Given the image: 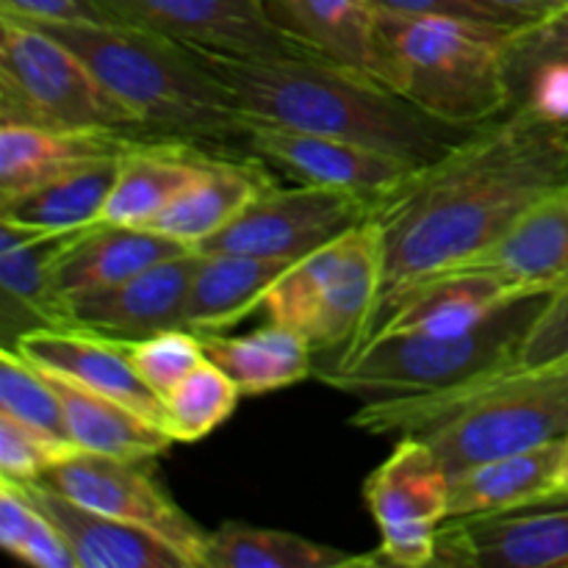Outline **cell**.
Instances as JSON below:
<instances>
[{
	"label": "cell",
	"instance_id": "30bf717a",
	"mask_svg": "<svg viewBox=\"0 0 568 568\" xmlns=\"http://www.w3.org/2000/svg\"><path fill=\"white\" fill-rule=\"evenodd\" d=\"M142 464L144 460L78 449L75 455L53 466L42 483L98 514L153 532L155 538L170 544L189 568H205L209 532L181 505L172 503L170 494Z\"/></svg>",
	"mask_w": 568,
	"mask_h": 568
},
{
	"label": "cell",
	"instance_id": "7c38bea8",
	"mask_svg": "<svg viewBox=\"0 0 568 568\" xmlns=\"http://www.w3.org/2000/svg\"><path fill=\"white\" fill-rule=\"evenodd\" d=\"M114 22L148 28L222 59L308 55L270 20L264 0H94Z\"/></svg>",
	"mask_w": 568,
	"mask_h": 568
},
{
	"label": "cell",
	"instance_id": "5b68a950",
	"mask_svg": "<svg viewBox=\"0 0 568 568\" xmlns=\"http://www.w3.org/2000/svg\"><path fill=\"white\" fill-rule=\"evenodd\" d=\"M375 31L377 78L416 109L464 128L510 111L505 42L514 28L377 11Z\"/></svg>",
	"mask_w": 568,
	"mask_h": 568
},
{
	"label": "cell",
	"instance_id": "9c48e42d",
	"mask_svg": "<svg viewBox=\"0 0 568 568\" xmlns=\"http://www.w3.org/2000/svg\"><path fill=\"white\" fill-rule=\"evenodd\" d=\"M364 499L383 536L377 552L364 555L366 566H433L449 519V471L425 438H399L366 480Z\"/></svg>",
	"mask_w": 568,
	"mask_h": 568
},
{
	"label": "cell",
	"instance_id": "e575fe53",
	"mask_svg": "<svg viewBox=\"0 0 568 568\" xmlns=\"http://www.w3.org/2000/svg\"><path fill=\"white\" fill-rule=\"evenodd\" d=\"M128 353L133 369L161 399L170 397L205 361L203 338L189 327H172L139 342H128Z\"/></svg>",
	"mask_w": 568,
	"mask_h": 568
},
{
	"label": "cell",
	"instance_id": "3957f363",
	"mask_svg": "<svg viewBox=\"0 0 568 568\" xmlns=\"http://www.w3.org/2000/svg\"><path fill=\"white\" fill-rule=\"evenodd\" d=\"M28 22V20H26ZM75 50L153 142L250 155L244 120L197 50L125 22H31Z\"/></svg>",
	"mask_w": 568,
	"mask_h": 568
},
{
	"label": "cell",
	"instance_id": "8fae6325",
	"mask_svg": "<svg viewBox=\"0 0 568 568\" xmlns=\"http://www.w3.org/2000/svg\"><path fill=\"white\" fill-rule=\"evenodd\" d=\"M375 200L338 189L272 186L236 220L205 239L197 253H242L261 258H303L349 227L369 220Z\"/></svg>",
	"mask_w": 568,
	"mask_h": 568
},
{
	"label": "cell",
	"instance_id": "4316f807",
	"mask_svg": "<svg viewBox=\"0 0 568 568\" xmlns=\"http://www.w3.org/2000/svg\"><path fill=\"white\" fill-rule=\"evenodd\" d=\"M39 369L44 372L64 405L67 430L78 449L125 460H150L170 449L172 436L164 425L59 372H50L44 366Z\"/></svg>",
	"mask_w": 568,
	"mask_h": 568
},
{
	"label": "cell",
	"instance_id": "836d02e7",
	"mask_svg": "<svg viewBox=\"0 0 568 568\" xmlns=\"http://www.w3.org/2000/svg\"><path fill=\"white\" fill-rule=\"evenodd\" d=\"M0 414H9L37 430L72 442L67 430L64 405L55 388L50 386L44 372L22 358L14 347H3L0 353Z\"/></svg>",
	"mask_w": 568,
	"mask_h": 568
},
{
	"label": "cell",
	"instance_id": "e0dca14e",
	"mask_svg": "<svg viewBox=\"0 0 568 568\" xmlns=\"http://www.w3.org/2000/svg\"><path fill=\"white\" fill-rule=\"evenodd\" d=\"M11 347L31 364L59 372L164 425V399L133 369L128 342L81 331V327H33L22 333Z\"/></svg>",
	"mask_w": 568,
	"mask_h": 568
},
{
	"label": "cell",
	"instance_id": "f35d334b",
	"mask_svg": "<svg viewBox=\"0 0 568 568\" xmlns=\"http://www.w3.org/2000/svg\"><path fill=\"white\" fill-rule=\"evenodd\" d=\"M375 11H388V14L405 17H455V20L483 22V26L499 28H519L503 17L499 11L488 9L480 0H369Z\"/></svg>",
	"mask_w": 568,
	"mask_h": 568
},
{
	"label": "cell",
	"instance_id": "d590c367",
	"mask_svg": "<svg viewBox=\"0 0 568 568\" xmlns=\"http://www.w3.org/2000/svg\"><path fill=\"white\" fill-rule=\"evenodd\" d=\"M75 453L78 447L72 442L37 430L9 414H0V480H42L53 466Z\"/></svg>",
	"mask_w": 568,
	"mask_h": 568
},
{
	"label": "cell",
	"instance_id": "8992f818",
	"mask_svg": "<svg viewBox=\"0 0 568 568\" xmlns=\"http://www.w3.org/2000/svg\"><path fill=\"white\" fill-rule=\"evenodd\" d=\"M547 297L549 294L514 300L471 331L455 336H377L353 355L314 364V375L336 392L361 399V405L460 392L516 369L521 342Z\"/></svg>",
	"mask_w": 568,
	"mask_h": 568
},
{
	"label": "cell",
	"instance_id": "277c9868",
	"mask_svg": "<svg viewBox=\"0 0 568 568\" xmlns=\"http://www.w3.org/2000/svg\"><path fill=\"white\" fill-rule=\"evenodd\" d=\"M349 422L375 436H422L453 477L568 436V358L503 372L460 392L366 403Z\"/></svg>",
	"mask_w": 568,
	"mask_h": 568
},
{
	"label": "cell",
	"instance_id": "8d00e7d4",
	"mask_svg": "<svg viewBox=\"0 0 568 568\" xmlns=\"http://www.w3.org/2000/svg\"><path fill=\"white\" fill-rule=\"evenodd\" d=\"M568 358V286L549 294L519 347L516 369L560 364Z\"/></svg>",
	"mask_w": 568,
	"mask_h": 568
},
{
	"label": "cell",
	"instance_id": "7402d4cb",
	"mask_svg": "<svg viewBox=\"0 0 568 568\" xmlns=\"http://www.w3.org/2000/svg\"><path fill=\"white\" fill-rule=\"evenodd\" d=\"M275 186L266 164L255 155L209 153L203 172L189 189H183L153 222L159 231L189 250L200 247L209 236L236 220L255 197Z\"/></svg>",
	"mask_w": 568,
	"mask_h": 568
},
{
	"label": "cell",
	"instance_id": "f1b7e54d",
	"mask_svg": "<svg viewBox=\"0 0 568 568\" xmlns=\"http://www.w3.org/2000/svg\"><path fill=\"white\" fill-rule=\"evenodd\" d=\"M200 336V333H197ZM205 358L220 366L247 397L288 388L314 375V349L294 327L270 325L247 336L203 333Z\"/></svg>",
	"mask_w": 568,
	"mask_h": 568
},
{
	"label": "cell",
	"instance_id": "5bb4252c",
	"mask_svg": "<svg viewBox=\"0 0 568 568\" xmlns=\"http://www.w3.org/2000/svg\"><path fill=\"white\" fill-rule=\"evenodd\" d=\"M433 566L568 568V505L538 503L447 519L438 530Z\"/></svg>",
	"mask_w": 568,
	"mask_h": 568
},
{
	"label": "cell",
	"instance_id": "9a60e30c",
	"mask_svg": "<svg viewBox=\"0 0 568 568\" xmlns=\"http://www.w3.org/2000/svg\"><path fill=\"white\" fill-rule=\"evenodd\" d=\"M514 300L519 297L497 275L477 266L436 272L383 297L358 349L372 338L394 336V333H433V336L466 333Z\"/></svg>",
	"mask_w": 568,
	"mask_h": 568
},
{
	"label": "cell",
	"instance_id": "d6a6232c",
	"mask_svg": "<svg viewBox=\"0 0 568 568\" xmlns=\"http://www.w3.org/2000/svg\"><path fill=\"white\" fill-rule=\"evenodd\" d=\"M0 544L11 558L37 568H78L59 527L31 503L22 486L0 480Z\"/></svg>",
	"mask_w": 568,
	"mask_h": 568
},
{
	"label": "cell",
	"instance_id": "74e56055",
	"mask_svg": "<svg viewBox=\"0 0 568 568\" xmlns=\"http://www.w3.org/2000/svg\"><path fill=\"white\" fill-rule=\"evenodd\" d=\"M532 61H560L568 64V6L530 22L525 28H516L505 42V64H532Z\"/></svg>",
	"mask_w": 568,
	"mask_h": 568
},
{
	"label": "cell",
	"instance_id": "b9f144b4",
	"mask_svg": "<svg viewBox=\"0 0 568 568\" xmlns=\"http://www.w3.org/2000/svg\"><path fill=\"white\" fill-rule=\"evenodd\" d=\"M558 499H568V458L564 471H560V483H558Z\"/></svg>",
	"mask_w": 568,
	"mask_h": 568
},
{
	"label": "cell",
	"instance_id": "603a6c76",
	"mask_svg": "<svg viewBox=\"0 0 568 568\" xmlns=\"http://www.w3.org/2000/svg\"><path fill=\"white\" fill-rule=\"evenodd\" d=\"M186 250V244L150 227L98 222L87 233H81L55 261L53 288L70 305L72 300L116 286Z\"/></svg>",
	"mask_w": 568,
	"mask_h": 568
},
{
	"label": "cell",
	"instance_id": "ba28073f",
	"mask_svg": "<svg viewBox=\"0 0 568 568\" xmlns=\"http://www.w3.org/2000/svg\"><path fill=\"white\" fill-rule=\"evenodd\" d=\"M0 122L148 139L87 61L42 28L0 11Z\"/></svg>",
	"mask_w": 568,
	"mask_h": 568
},
{
	"label": "cell",
	"instance_id": "83f0119b",
	"mask_svg": "<svg viewBox=\"0 0 568 568\" xmlns=\"http://www.w3.org/2000/svg\"><path fill=\"white\" fill-rule=\"evenodd\" d=\"M205 159V150L189 144L142 142L122 159L100 222L148 227L183 189L197 181Z\"/></svg>",
	"mask_w": 568,
	"mask_h": 568
},
{
	"label": "cell",
	"instance_id": "52a82bcc",
	"mask_svg": "<svg viewBox=\"0 0 568 568\" xmlns=\"http://www.w3.org/2000/svg\"><path fill=\"white\" fill-rule=\"evenodd\" d=\"M383 236L369 216L294 261L272 283L261 311L303 333L314 353L342 358L364 342L383 294Z\"/></svg>",
	"mask_w": 568,
	"mask_h": 568
},
{
	"label": "cell",
	"instance_id": "44dd1931",
	"mask_svg": "<svg viewBox=\"0 0 568 568\" xmlns=\"http://www.w3.org/2000/svg\"><path fill=\"white\" fill-rule=\"evenodd\" d=\"M568 436L483 460L449 477V519L491 516L558 499Z\"/></svg>",
	"mask_w": 568,
	"mask_h": 568
},
{
	"label": "cell",
	"instance_id": "2e32d148",
	"mask_svg": "<svg viewBox=\"0 0 568 568\" xmlns=\"http://www.w3.org/2000/svg\"><path fill=\"white\" fill-rule=\"evenodd\" d=\"M197 264V250H186L116 286L72 300L70 327L120 342H139L161 331L183 327L189 286Z\"/></svg>",
	"mask_w": 568,
	"mask_h": 568
},
{
	"label": "cell",
	"instance_id": "ab89813d",
	"mask_svg": "<svg viewBox=\"0 0 568 568\" xmlns=\"http://www.w3.org/2000/svg\"><path fill=\"white\" fill-rule=\"evenodd\" d=\"M0 11L28 22H114L94 0H0Z\"/></svg>",
	"mask_w": 568,
	"mask_h": 568
},
{
	"label": "cell",
	"instance_id": "6da1fadb",
	"mask_svg": "<svg viewBox=\"0 0 568 568\" xmlns=\"http://www.w3.org/2000/svg\"><path fill=\"white\" fill-rule=\"evenodd\" d=\"M560 186H568L564 122L516 105L475 128L375 200L372 220L381 227L386 270L381 300L480 255Z\"/></svg>",
	"mask_w": 568,
	"mask_h": 568
},
{
	"label": "cell",
	"instance_id": "1f68e13d",
	"mask_svg": "<svg viewBox=\"0 0 568 568\" xmlns=\"http://www.w3.org/2000/svg\"><path fill=\"white\" fill-rule=\"evenodd\" d=\"M239 397L242 392L236 383L205 358L170 397H164L166 433L172 436V442H200L214 433L222 422L231 419Z\"/></svg>",
	"mask_w": 568,
	"mask_h": 568
},
{
	"label": "cell",
	"instance_id": "ffe728a7",
	"mask_svg": "<svg viewBox=\"0 0 568 568\" xmlns=\"http://www.w3.org/2000/svg\"><path fill=\"white\" fill-rule=\"evenodd\" d=\"M70 544L78 568H189L186 560L142 527L98 514L48 483H17Z\"/></svg>",
	"mask_w": 568,
	"mask_h": 568
},
{
	"label": "cell",
	"instance_id": "484cf974",
	"mask_svg": "<svg viewBox=\"0 0 568 568\" xmlns=\"http://www.w3.org/2000/svg\"><path fill=\"white\" fill-rule=\"evenodd\" d=\"M264 9L314 55L377 78V11L369 0H264Z\"/></svg>",
	"mask_w": 568,
	"mask_h": 568
},
{
	"label": "cell",
	"instance_id": "60d3db41",
	"mask_svg": "<svg viewBox=\"0 0 568 568\" xmlns=\"http://www.w3.org/2000/svg\"><path fill=\"white\" fill-rule=\"evenodd\" d=\"M480 3H486L488 9L499 11V14L508 17L510 22L525 28L530 26V22L544 20V17L566 9L568 0H480Z\"/></svg>",
	"mask_w": 568,
	"mask_h": 568
},
{
	"label": "cell",
	"instance_id": "d6986e66",
	"mask_svg": "<svg viewBox=\"0 0 568 568\" xmlns=\"http://www.w3.org/2000/svg\"><path fill=\"white\" fill-rule=\"evenodd\" d=\"M460 266L491 272L516 297L568 286V186L538 200L491 247Z\"/></svg>",
	"mask_w": 568,
	"mask_h": 568
},
{
	"label": "cell",
	"instance_id": "7a4b0ae2",
	"mask_svg": "<svg viewBox=\"0 0 568 568\" xmlns=\"http://www.w3.org/2000/svg\"><path fill=\"white\" fill-rule=\"evenodd\" d=\"M200 59L225 83L244 120L344 139L419 166L442 159L475 131L416 109L369 72L314 53L286 59H222L200 53Z\"/></svg>",
	"mask_w": 568,
	"mask_h": 568
},
{
	"label": "cell",
	"instance_id": "4dcf8cb0",
	"mask_svg": "<svg viewBox=\"0 0 568 568\" xmlns=\"http://www.w3.org/2000/svg\"><path fill=\"white\" fill-rule=\"evenodd\" d=\"M366 566L358 555L311 541L288 530L222 521L209 532L205 568H342Z\"/></svg>",
	"mask_w": 568,
	"mask_h": 568
},
{
	"label": "cell",
	"instance_id": "4fadbf2b",
	"mask_svg": "<svg viewBox=\"0 0 568 568\" xmlns=\"http://www.w3.org/2000/svg\"><path fill=\"white\" fill-rule=\"evenodd\" d=\"M244 144L250 155L261 159L266 166H277L294 181L372 200L397 189L405 178L419 170L414 161L383 150L272 122L247 120Z\"/></svg>",
	"mask_w": 568,
	"mask_h": 568
},
{
	"label": "cell",
	"instance_id": "d4e9b609",
	"mask_svg": "<svg viewBox=\"0 0 568 568\" xmlns=\"http://www.w3.org/2000/svg\"><path fill=\"white\" fill-rule=\"evenodd\" d=\"M297 258H261L242 253H200L186 297L183 327L222 333L261 308L272 283Z\"/></svg>",
	"mask_w": 568,
	"mask_h": 568
},
{
	"label": "cell",
	"instance_id": "ac0fdd59",
	"mask_svg": "<svg viewBox=\"0 0 568 568\" xmlns=\"http://www.w3.org/2000/svg\"><path fill=\"white\" fill-rule=\"evenodd\" d=\"M92 227V225H89ZM78 231H39L0 220V292H3L6 347L33 327H70V305L55 294L53 266Z\"/></svg>",
	"mask_w": 568,
	"mask_h": 568
},
{
	"label": "cell",
	"instance_id": "f546056e",
	"mask_svg": "<svg viewBox=\"0 0 568 568\" xmlns=\"http://www.w3.org/2000/svg\"><path fill=\"white\" fill-rule=\"evenodd\" d=\"M128 153L89 161L31 192L0 200V220L20 222L39 231H78L98 225Z\"/></svg>",
	"mask_w": 568,
	"mask_h": 568
},
{
	"label": "cell",
	"instance_id": "cb8c5ba5",
	"mask_svg": "<svg viewBox=\"0 0 568 568\" xmlns=\"http://www.w3.org/2000/svg\"><path fill=\"white\" fill-rule=\"evenodd\" d=\"M139 139L114 133L53 131L0 122V200L31 192L75 166L139 148Z\"/></svg>",
	"mask_w": 568,
	"mask_h": 568
}]
</instances>
